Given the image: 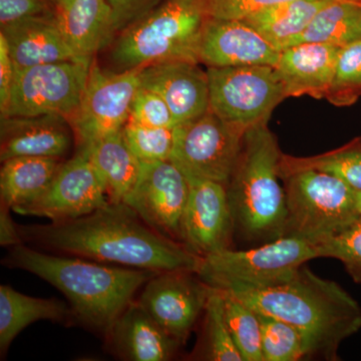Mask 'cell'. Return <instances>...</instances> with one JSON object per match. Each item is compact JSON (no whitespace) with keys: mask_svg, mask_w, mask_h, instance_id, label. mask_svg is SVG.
<instances>
[{"mask_svg":"<svg viewBox=\"0 0 361 361\" xmlns=\"http://www.w3.org/2000/svg\"><path fill=\"white\" fill-rule=\"evenodd\" d=\"M51 250L99 263L163 272H198L202 257L184 244L152 229L126 203L109 202L94 212L66 222L21 230Z\"/></svg>","mask_w":361,"mask_h":361,"instance_id":"cell-1","label":"cell"},{"mask_svg":"<svg viewBox=\"0 0 361 361\" xmlns=\"http://www.w3.org/2000/svg\"><path fill=\"white\" fill-rule=\"evenodd\" d=\"M258 314L288 323L302 334L310 355L336 358L339 344L361 329V306L348 291L301 267L289 279L264 287L225 288Z\"/></svg>","mask_w":361,"mask_h":361,"instance_id":"cell-2","label":"cell"},{"mask_svg":"<svg viewBox=\"0 0 361 361\" xmlns=\"http://www.w3.org/2000/svg\"><path fill=\"white\" fill-rule=\"evenodd\" d=\"M6 263L37 275L63 292L75 318L106 338L135 293L158 273L49 255L23 244L11 248Z\"/></svg>","mask_w":361,"mask_h":361,"instance_id":"cell-3","label":"cell"},{"mask_svg":"<svg viewBox=\"0 0 361 361\" xmlns=\"http://www.w3.org/2000/svg\"><path fill=\"white\" fill-rule=\"evenodd\" d=\"M282 155L268 123L247 130L227 193L235 224L254 238L284 236L287 207L279 183Z\"/></svg>","mask_w":361,"mask_h":361,"instance_id":"cell-4","label":"cell"},{"mask_svg":"<svg viewBox=\"0 0 361 361\" xmlns=\"http://www.w3.org/2000/svg\"><path fill=\"white\" fill-rule=\"evenodd\" d=\"M206 18L202 0H166L116 35L110 45L111 71L175 61L199 63Z\"/></svg>","mask_w":361,"mask_h":361,"instance_id":"cell-5","label":"cell"},{"mask_svg":"<svg viewBox=\"0 0 361 361\" xmlns=\"http://www.w3.org/2000/svg\"><path fill=\"white\" fill-rule=\"evenodd\" d=\"M285 180V235L315 242L357 219L356 191L336 176L304 168L280 171Z\"/></svg>","mask_w":361,"mask_h":361,"instance_id":"cell-6","label":"cell"},{"mask_svg":"<svg viewBox=\"0 0 361 361\" xmlns=\"http://www.w3.org/2000/svg\"><path fill=\"white\" fill-rule=\"evenodd\" d=\"M322 257L315 242L285 235L270 243L244 251L226 249L202 258L198 276L216 288L264 287L295 274L304 263Z\"/></svg>","mask_w":361,"mask_h":361,"instance_id":"cell-7","label":"cell"},{"mask_svg":"<svg viewBox=\"0 0 361 361\" xmlns=\"http://www.w3.org/2000/svg\"><path fill=\"white\" fill-rule=\"evenodd\" d=\"M247 130L209 110L176 126L170 161L187 178L215 180L227 186L238 163Z\"/></svg>","mask_w":361,"mask_h":361,"instance_id":"cell-8","label":"cell"},{"mask_svg":"<svg viewBox=\"0 0 361 361\" xmlns=\"http://www.w3.org/2000/svg\"><path fill=\"white\" fill-rule=\"evenodd\" d=\"M210 106L221 118L249 128L269 122L278 104L287 99L272 66L207 68Z\"/></svg>","mask_w":361,"mask_h":361,"instance_id":"cell-9","label":"cell"},{"mask_svg":"<svg viewBox=\"0 0 361 361\" xmlns=\"http://www.w3.org/2000/svg\"><path fill=\"white\" fill-rule=\"evenodd\" d=\"M92 61L78 59L16 68L4 118L52 115L68 121L84 97Z\"/></svg>","mask_w":361,"mask_h":361,"instance_id":"cell-10","label":"cell"},{"mask_svg":"<svg viewBox=\"0 0 361 361\" xmlns=\"http://www.w3.org/2000/svg\"><path fill=\"white\" fill-rule=\"evenodd\" d=\"M141 71L104 70L94 59L84 97L68 118L78 148L123 130L141 85Z\"/></svg>","mask_w":361,"mask_h":361,"instance_id":"cell-11","label":"cell"},{"mask_svg":"<svg viewBox=\"0 0 361 361\" xmlns=\"http://www.w3.org/2000/svg\"><path fill=\"white\" fill-rule=\"evenodd\" d=\"M103 180L82 149L63 161L51 184L39 198L13 212L66 222L94 212L109 203Z\"/></svg>","mask_w":361,"mask_h":361,"instance_id":"cell-12","label":"cell"},{"mask_svg":"<svg viewBox=\"0 0 361 361\" xmlns=\"http://www.w3.org/2000/svg\"><path fill=\"white\" fill-rule=\"evenodd\" d=\"M190 185L173 161H141L137 183L123 203L130 206L152 229L180 242Z\"/></svg>","mask_w":361,"mask_h":361,"instance_id":"cell-13","label":"cell"},{"mask_svg":"<svg viewBox=\"0 0 361 361\" xmlns=\"http://www.w3.org/2000/svg\"><path fill=\"white\" fill-rule=\"evenodd\" d=\"M189 270L158 272L144 285L140 305L176 341H186L205 310L210 286Z\"/></svg>","mask_w":361,"mask_h":361,"instance_id":"cell-14","label":"cell"},{"mask_svg":"<svg viewBox=\"0 0 361 361\" xmlns=\"http://www.w3.org/2000/svg\"><path fill=\"white\" fill-rule=\"evenodd\" d=\"M187 179L190 193L180 222V242L202 258L229 249L235 223L227 186L215 180Z\"/></svg>","mask_w":361,"mask_h":361,"instance_id":"cell-15","label":"cell"},{"mask_svg":"<svg viewBox=\"0 0 361 361\" xmlns=\"http://www.w3.org/2000/svg\"><path fill=\"white\" fill-rule=\"evenodd\" d=\"M280 51L243 20L206 18L198 61L207 68L276 65Z\"/></svg>","mask_w":361,"mask_h":361,"instance_id":"cell-16","label":"cell"},{"mask_svg":"<svg viewBox=\"0 0 361 361\" xmlns=\"http://www.w3.org/2000/svg\"><path fill=\"white\" fill-rule=\"evenodd\" d=\"M199 65L194 61H175L142 68L141 85L163 97L178 125L209 111L208 73Z\"/></svg>","mask_w":361,"mask_h":361,"instance_id":"cell-17","label":"cell"},{"mask_svg":"<svg viewBox=\"0 0 361 361\" xmlns=\"http://www.w3.org/2000/svg\"><path fill=\"white\" fill-rule=\"evenodd\" d=\"M75 139L61 116H9L1 118L0 161L16 157L63 158Z\"/></svg>","mask_w":361,"mask_h":361,"instance_id":"cell-18","label":"cell"},{"mask_svg":"<svg viewBox=\"0 0 361 361\" xmlns=\"http://www.w3.org/2000/svg\"><path fill=\"white\" fill-rule=\"evenodd\" d=\"M0 33L6 39L18 68L59 61H87L73 51L56 13L14 21L2 26Z\"/></svg>","mask_w":361,"mask_h":361,"instance_id":"cell-19","label":"cell"},{"mask_svg":"<svg viewBox=\"0 0 361 361\" xmlns=\"http://www.w3.org/2000/svg\"><path fill=\"white\" fill-rule=\"evenodd\" d=\"M339 49L319 42H302L282 49L274 68L286 97L325 99L334 78Z\"/></svg>","mask_w":361,"mask_h":361,"instance_id":"cell-20","label":"cell"},{"mask_svg":"<svg viewBox=\"0 0 361 361\" xmlns=\"http://www.w3.org/2000/svg\"><path fill=\"white\" fill-rule=\"evenodd\" d=\"M108 339L116 355L130 361L170 360L180 345L137 301L123 311Z\"/></svg>","mask_w":361,"mask_h":361,"instance_id":"cell-21","label":"cell"},{"mask_svg":"<svg viewBox=\"0 0 361 361\" xmlns=\"http://www.w3.org/2000/svg\"><path fill=\"white\" fill-rule=\"evenodd\" d=\"M56 16L66 39L80 59L94 61L97 52L115 39L108 0H68L56 11Z\"/></svg>","mask_w":361,"mask_h":361,"instance_id":"cell-22","label":"cell"},{"mask_svg":"<svg viewBox=\"0 0 361 361\" xmlns=\"http://www.w3.org/2000/svg\"><path fill=\"white\" fill-rule=\"evenodd\" d=\"M78 149L87 154L101 176L109 201L123 203L139 178L141 161L128 148L122 130Z\"/></svg>","mask_w":361,"mask_h":361,"instance_id":"cell-23","label":"cell"},{"mask_svg":"<svg viewBox=\"0 0 361 361\" xmlns=\"http://www.w3.org/2000/svg\"><path fill=\"white\" fill-rule=\"evenodd\" d=\"M63 163L61 159L45 157H16L1 161V205L13 211L39 198L51 184Z\"/></svg>","mask_w":361,"mask_h":361,"instance_id":"cell-24","label":"cell"},{"mask_svg":"<svg viewBox=\"0 0 361 361\" xmlns=\"http://www.w3.org/2000/svg\"><path fill=\"white\" fill-rule=\"evenodd\" d=\"M73 310L58 299L25 295L7 285L0 286V350L6 355L11 342L28 325L39 320L68 322Z\"/></svg>","mask_w":361,"mask_h":361,"instance_id":"cell-25","label":"cell"},{"mask_svg":"<svg viewBox=\"0 0 361 361\" xmlns=\"http://www.w3.org/2000/svg\"><path fill=\"white\" fill-rule=\"evenodd\" d=\"M330 0H290L245 18L278 51L292 47Z\"/></svg>","mask_w":361,"mask_h":361,"instance_id":"cell-26","label":"cell"},{"mask_svg":"<svg viewBox=\"0 0 361 361\" xmlns=\"http://www.w3.org/2000/svg\"><path fill=\"white\" fill-rule=\"evenodd\" d=\"M358 39H361V0H330L294 44L319 42L342 47Z\"/></svg>","mask_w":361,"mask_h":361,"instance_id":"cell-27","label":"cell"},{"mask_svg":"<svg viewBox=\"0 0 361 361\" xmlns=\"http://www.w3.org/2000/svg\"><path fill=\"white\" fill-rule=\"evenodd\" d=\"M311 168L339 178L356 192H361V137L336 151L310 158L282 155L280 171Z\"/></svg>","mask_w":361,"mask_h":361,"instance_id":"cell-28","label":"cell"},{"mask_svg":"<svg viewBox=\"0 0 361 361\" xmlns=\"http://www.w3.org/2000/svg\"><path fill=\"white\" fill-rule=\"evenodd\" d=\"M204 312V358L213 361H244L228 326L224 298L219 288L210 286Z\"/></svg>","mask_w":361,"mask_h":361,"instance_id":"cell-29","label":"cell"},{"mask_svg":"<svg viewBox=\"0 0 361 361\" xmlns=\"http://www.w3.org/2000/svg\"><path fill=\"white\" fill-rule=\"evenodd\" d=\"M220 290L224 298L226 320L243 360L264 361L261 324L257 313L229 290Z\"/></svg>","mask_w":361,"mask_h":361,"instance_id":"cell-30","label":"cell"},{"mask_svg":"<svg viewBox=\"0 0 361 361\" xmlns=\"http://www.w3.org/2000/svg\"><path fill=\"white\" fill-rule=\"evenodd\" d=\"M258 316L264 361H296L310 355L305 338L292 325L271 316Z\"/></svg>","mask_w":361,"mask_h":361,"instance_id":"cell-31","label":"cell"},{"mask_svg":"<svg viewBox=\"0 0 361 361\" xmlns=\"http://www.w3.org/2000/svg\"><path fill=\"white\" fill-rule=\"evenodd\" d=\"M361 97V39L341 47L331 85L325 99L336 106H350Z\"/></svg>","mask_w":361,"mask_h":361,"instance_id":"cell-32","label":"cell"},{"mask_svg":"<svg viewBox=\"0 0 361 361\" xmlns=\"http://www.w3.org/2000/svg\"><path fill=\"white\" fill-rule=\"evenodd\" d=\"M175 128L147 127L128 121L122 132L128 148L135 158L152 163L170 160L174 149Z\"/></svg>","mask_w":361,"mask_h":361,"instance_id":"cell-33","label":"cell"},{"mask_svg":"<svg viewBox=\"0 0 361 361\" xmlns=\"http://www.w3.org/2000/svg\"><path fill=\"white\" fill-rule=\"evenodd\" d=\"M322 257L338 259L361 283V215L334 234L315 241Z\"/></svg>","mask_w":361,"mask_h":361,"instance_id":"cell-34","label":"cell"},{"mask_svg":"<svg viewBox=\"0 0 361 361\" xmlns=\"http://www.w3.org/2000/svg\"><path fill=\"white\" fill-rule=\"evenodd\" d=\"M128 121L152 128H175L178 126L163 97L142 85H140L135 92Z\"/></svg>","mask_w":361,"mask_h":361,"instance_id":"cell-35","label":"cell"},{"mask_svg":"<svg viewBox=\"0 0 361 361\" xmlns=\"http://www.w3.org/2000/svg\"><path fill=\"white\" fill-rule=\"evenodd\" d=\"M290 0H202L207 18L245 20L252 14Z\"/></svg>","mask_w":361,"mask_h":361,"instance_id":"cell-36","label":"cell"},{"mask_svg":"<svg viewBox=\"0 0 361 361\" xmlns=\"http://www.w3.org/2000/svg\"><path fill=\"white\" fill-rule=\"evenodd\" d=\"M56 13L51 0H0V25L33 16Z\"/></svg>","mask_w":361,"mask_h":361,"instance_id":"cell-37","label":"cell"},{"mask_svg":"<svg viewBox=\"0 0 361 361\" xmlns=\"http://www.w3.org/2000/svg\"><path fill=\"white\" fill-rule=\"evenodd\" d=\"M116 35L166 0H108Z\"/></svg>","mask_w":361,"mask_h":361,"instance_id":"cell-38","label":"cell"},{"mask_svg":"<svg viewBox=\"0 0 361 361\" xmlns=\"http://www.w3.org/2000/svg\"><path fill=\"white\" fill-rule=\"evenodd\" d=\"M16 66L14 65L8 45L0 33V116L4 118L11 103V92L16 80Z\"/></svg>","mask_w":361,"mask_h":361,"instance_id":"cell-39","label":"cell"},{"mask_svg":"<svg viewBox=\"0 0 361 361\" xmlns=\"http://www.w3.org/2000/svg\"><path fill=\"white\" fill-rule=\"evenodd\" d=\"M0 243L2 246H16L21 244V238L18 228L14 226L8 207L0 206Z\"/></svg>","mask_w":361,"mask_h":361,"instance_id":"cell-40","label":"cell"},{"mask_svg":"<svg viewBox=\"0 0 361 361\" xmlns=\"http://www.w3.org/2000/svg\"><path fill=\"white\" fill-rule=\"evenodd\" d=\"M52 4H54V6L56 7V11L59 8V7H61L63 6V4H66V2L68 1V0H51Z\"/></svg>","mask_w":361,"mask_h":361,"instance_id":"cell-41","label":"cell"},{"mask_svg":"<svg viewBox=\"0 0 361 361\" xmlns=\"http://www.w3.org/2000/svg\"><path fill=\"white\" fill-rule=\"evenodd\" d=\"M356 203H357L358 212L361 215V192H356Z\"/></svg>","mask_w":361,"mask_h":361,"instance_id":"cell-42","label":"cell"}]
</instances>
